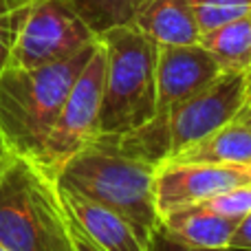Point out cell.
<instances>
[{
  "instance_id": "ba28073f",
  "label": "cell",
  "mask_w": 251,
  "mask_h": 251,
  "mask_svg": "<svg viewBox=\"0 0 251 251\" xmlns=\"http://www.w3.org/2000/svg\"><path fill=\"white\" fill-rule=\"evenodd\" d=\"M251 183V168L218 163H185L165 161L156 168L154 194L159 216L178 207L205 203L229 187Z\"/></svg>"
},
{
  "instance_id": "7a4b0ae2",
  "label": "cell",
  "mask_w": 251,
  "mask_h": 251,
  "mask_svg": "<svg viewBox=\"0 0 251 251\" xmlns=\"http://www.w3.org/2000/svg\"><path fill=\"white\" fill-rule=\"evenodd\" d=\"M154 176L156 165L97 139L62 165L57 185L122 214L139 238L148 243L152 229L161 221Z\"/></svg>"
},
{
  "instance_id": "d4e9b609",
  "label": "cell",
  "mask_w": 251,
  "mask_h": 251,
  "mask_svg": "<svg viewBox=\"0 0 251 251\" xmlns=\"http://www.w3.org/2000/svg\"><path fill=\"white\" fill-rule=\"evenodd\" d=\"M249 101H251V86H249Z\"/></svg>"
},
{
  "instance_id": "ac0fdd59",
  "label": "cell",
  "mask_w": 251,
  "mask_h": 251,
  "mask_svg": "<svg viewBox=\"0 0 251 251\" xmlns=\"http://www.w3.org/2000/svg\"><path fill=\"white\" fill-rule=\"evenodd\" d=\"M146 251H247V249H236V247H190V245H183L178 240H174L168 231L159 225L152 229L150 238L146 243Z\"/></svg>"
},
{
  "instance_id": "5b68a950",
  "label": "cell",
  "mask_w": 251,
  "mask_h": 251,
  "mask_svg": "<svg viewBox=\"0 0 251 251\" xmlns=\"http://www.w3.org/2000/svg\"><path fill=\"white\" fill-rule=\"evenodd\" d=\"M100 35L66 0H26L18 25L11 66L53 64L77 55Z\"/></svg>"
},
{
  "instance_id": "8fae6325",
  "label": "cell",
  "mask_w": 251,
  "mask_h": 251,
  "mask_svg": "<svg viewBox=\"0 0 251 251\" xmlns=\"http://www.w3.org/2000/svg\"><path fill=\"white\" fill-rule=\"evenodd\" d=\"M134 26L156 47L196 44L201 40V29L190 0H150L137 16Z\"/></svg>"
},
{
  "instance_id": "7c38bea8",
  "label": "cell",
  "mask_w": 251,
  "mask_h": 251,
  "mask_svg": "<svg viewBox=\"0 0 251 251\" xmlns=\"http://www.w3.org/2000/svg\"><path fill=\"white\" fill-rule=\"evenodd\" d=\"M168 161H185V163H218V165H243L251 168V126L243 117L221 126L196 141L187 150L178 152Z\"/></svg>"
},
{
  "instance_id": "3957f363",
  "label": "cell",
  "mask_w": 251,
  "mask_h": 251,
  "mask_svg": "<svg viewBox=\"0 0 251 251\" xmlns=\"http://www.w3.org/2000/svg\"><path fill=\"white\" fill-rule=\"evenodd\" d=\"M95 47L97 42L62 62L33 69L7 66L0 73V130L13 152L40 161L49 132Z\"/></svg>"
},
{
  "instance_id": "7402d4cb",
  "label": "cell",
  "mask_w": 251,
  "mask_h": 251,
  "mask_svg": "<svg viewBox=\"0 0 251 251\" xmlns=\"http://www.w3.org/2000/svg\"><path fill=\"white\" fill-rule=\"evenodd\" d=\"M240 117H243L245 122H247V124L251 126V101H247V106H245V108H243V113H240Z\"/></svg>"
},
{
  "instance_id": "44dd1931",
  "label": "cell",
  "mask_w": 251,
  "mask_h": 251,
  "mask_svg": "<svg viewBox=\"0 0 251 251\" xmlns=\"http://www.w3.org/2000/svg\"><path fill=\"white\" fill-rule=\"evenodd\" d=\"M11 154H13L11 146L7 143V139H4V134H2V130H0V170H2V165L7 163Z\"/></svg>"
},
{
  "instance_id": "52a82bcc",
  "label": "cell",
  "mask_w": 251,
  "mask_h": 251,
  "mask_svg": "<svg viewBox=\"0 0 251 251\" xmlns=\"http://www.w3.org/2000/svg\"><path fill=\"white\" fill-rule=\"evenodd\" d=\"M249 71H223L212 84L178 104L168 117L170 159L234 122L249 101Z\"/></svg>"
},
{
  "instance_id": "603a6c76",
  "label": "cell",
  "mask_w": 251,
  "mask_h": 251,
  "mask_svg": "<svg viewBox=\"0 0 251 251\" xmlns=\"http://www.w3.org/2000/svg\"><path fill=\"white\" fill-rule=\"evenodd\" d=\"M13 2H16V4H22V2H26V0H13Z\"/></svg>"
},
{
  "instance_id": "30bf717a",
  "label": "cell",
  "mask_w": 251,
  "mask_h": 251,
  "mask_svg": "<svg viewBox=\"0 0 251 251\" xmlns=\"http://www.w3.org/2000/svg\"><path fill=\"white\" fill-rule=\"evenodd\" d=\"M238 221L212 212L203 203L178 207L161 216V227L190 247H229Z\"/></svg>"
},
{
  "instance_id": "277c9868",
  "label": "cell",
  "mask_w": 251,
  "mask_h": 251,
  "mask_svg": "<svg viewBox=\"0 0 251 251\" xmlns=\"http://www.w3.org/2000/svg\"><path fill=\"white\" fill-rule=\"evenodd\" d=\"M100 42L106 53L100 137H122L141 128L156 113L159 47L134 25L104 31Z\"/></svg>"
},
{
  "instance_id": "cb8c5ba5",
  "label": "cell",
  "mask_w": 251,
  "mask_h": 251,
  "mask_svg": "<svg viewBox=\"0 0 251 251\" xmlns=\"http://www.w3.org/2000/svg\"><path fill=\"white\" fill-rule=\"evenodd\" d=\"M0 251H9V249H4V247H2V245H0Z\"/></svg>"
},
{
  "instance_id": "4fadbf2b",
  "label": "cell",
  "mask_w": 251,
  "mask_h": 251,
  "mask_svg": "<svg viewBox=\"0 0 251 251\" xmlns=\"http://www.w3.org/2000/svg\"><path fill=\"white\" fill-rule=\"evenodd\" d=\"M199 42L212 53L223 71L251 73V13L203 31Z\"/></svg>"
},
{
  "instance_id": "9c48e42d",
  "label": "cell",
  "mask_w": 251,
  "mask_h": 251,
  "mask_svg": "<svg viewBox=\"0 0 251 251\" xmlns=\"http://www.w3.org/2000/svg\"><path fill=\"white\" fill-rule=\"evenodd\" d=\"M60 192L73 223L86 236H91L104 251H146V243L139 238L134 227L122 214L91 199H84L75 192L62 190V187Z\"/></svg>"
},
{
  "instance_id": "e0dca14e",
  "label": "cell",
  "mask_w": 251,
  "mask_h": 251,
  "mask_svg": "<svg viewBox=\"0 0 251 251\" xmlns=\"http://www.w3.org/2000/svg\"><path fill=\"white\" fill-rule=\"evenodd\" d=\"M22 7H25V2L16 4L13 0H0V73L7 66H11L13 44H16Z\"/></svg>"
},
{
  "instance_id": "5bb4252c",
  "label": "cell",
  "mask_w": 251,
  "mask_h": 251,
  "mask_svg": "<svg viewBox=\"0 0 251 251\" xmlns=\"http://www.w3.org/2000/svg\"><path fill=\"white\" fill-rule=\"evenodd\" d=\"M88 26L101 35L113 26L134 25L137 16L150 0H66Z\"/></svg>"
},
{
  "instance_id": "6da1fadb",
  "label": "cell",
  "mask_w": 251,
  "mask_h": 251,
  "mask_svg": "<svg viewBox=\"0 0 251 251\" xmlns=\"http://www.w3.org/2000/svg\"><path fill=\"white\" fill-rule=\"evenodd\" d=\"M0 245L9 251H75L57 176L18 152L0 170Z\"/></svg>"
},
{
  "instance_id": "9a60e30c",
  "label": "cell",
  "mask_w": 251,
  "mask_h": 251,
  "mask_svg": "<svg viewBox=\"0 0 251 251\" xmlns=\"http://www.w3.org/2000/svg\"><path fill=\"white\" fill-rule=\"evenodd\" d=\"M201 33L251 13V0H190Z\"/></svg>"
},
{
  "instance_id": "2e32d148",
  "label": "cell",
  "mask_w": 251,
  "mask_h": 251,
  "mask_svg": "<svg viewBox=\"0 0 251 251\" xmlns=\"http://www.w3.org/2000/svg\"><path fill=\"white\" fill-rule=\"evenodd\" d=\"M203 205L225 218L240 221V218H245L251 212V183L229 187L225 192H218L216 196L207 199Z\"/></svg>"
},
{
  "instance_id": "ffe728a7",
  "label": "cell",
  "mask_w": 251,
  "mask_h": 251,
  "mask_svg": "<svg viewBox=\"0 0 251 251\" xmlns=\"http://www.w3.org/2000/svg\"><path fill=\"white\" fill-rule=\"evenodd\" d=\"M69 218H71V216H69ZM71 236H73L75 251H104V249L100 247V245L95 243V240L91 238V236H86L77 225H75L73 218H71Z\"/></svg>"
},
{
  "instance_id": "d6986e66",
  "label": "cell",
  "mask_w": 251,
  "mask_h": 251,
  "mask_svg": "<svg viewBox=\"0 0 251 251\" xmlns=\"http://www.w3.org/2000/svg\"><path fill=\"white\" fill-rule=\"evenodd\" d=\"M229 247L251 251V212L238 221L234 236H231V240H229Z\"/></svg>"
},
{
  "instance_id": "8992f818",
  "label": "cell",
  "mask_w": 251,
  "mask_h": 251,
  "mask_svg": "<svg viewBox=\"0 0 251 251\" xmlns=\"http://www.w3.org/2000/svg\"><path fill=\"white\" fill-rule=\"evenodd\" d=\"M104 75L106 53L104 44L97 40L95 51L82 69L79 77L75 79L38 161L55 176L71 156L95 143L101 134L100 124L101 100H104Z\"/></svg>"
}]
</instances>
